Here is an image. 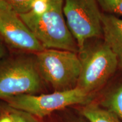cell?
Here are the masks:
<instances>
[{"label": "cell", "instance_id": "obj_1", "mask_svg": "<svg viewBox=\"0 0 122 122\" xmlns=\"http://www.w3.org/2000/svg\"><path fill=\"white\" fill-rule=\"evenodd\" d=\"M64 0H50L48 10L40 16L28 12L19 14L45 49L79 53L76 40L67 24L63 11Z\"/></svg>", "mask_w": 122, "mask_h": 122}, {"label": "cell", "instance_id": "obj_2", "mask_svg": "<svg viewBox=\"0 0 122 122\" xmlns=\"http://www.w3.org/2000/svg\"><path fill=\"white\" fill-rule=\"evenodd\" d=\"M78 53L81 68L76 86L92 94L114 74L119 67L118 59L103 40L86 42Z\"/></svg>", "mask_w": 122, "mask_h": 122}, {"label": "cell", "instance_id": "obj_3", "mask_svg": "<svg viewBox=\"0 0 122 122\" xmlns=\"http://www.w3.org/2000/svg\"><path fill=\"white\" fill-rule=\"evenodd\" d=\"M34 58L42 79L56 91L76 87L81 63L77 53L59 49H44Z\"/></svg>", "mask_w": 122, "mask_h": 122}, {"label": "cell", "instance_id": "obj_4", "mask_svg": "<svg viewBox=\"0 0 122 122\" xmlns=\"http://www.w3.org/2000/svg\"><path fill=\"white\" fill-rule=\"evenodd\" d=\"M42 77L34 57H17L0 63V99L40 91Z\"/></svg>", "mask_w": 122, "mask_h": 122}, {"label": "cell", "instance_id": "obj_5", "mask_svg": "<svg viewBox=\"0 0 122 122\" xmlns=\"http://www.w3.org/2000/svg\"><path fill=\"white\" fill-rule=\"evenodd\" d=\"M92 98V94L86 93L76 86L71 89L55 91L49 94H21L5 101L11 109L44 118L55 111L71 105L87 104Z\"/></svg>", "mask_w": 122, "mask_h": 122}, {"label": "cell", "instance_id": "obj_6", "mask_svg": "<svg viewBox=\"0 0 122 122\" xmlns=\"http://www.w3.org/2000/svg\"><path fill=\"white\" fill-rule=\"evenodd\" d=\"M63 11L79 51L90 40L103 39V13L97 0H64Z\"/></svg>", "mask_w": 122, "mask_h": 122}, {"label": "cell", "instance_id": "obj_7", "mask_svg": "<svg viewBox=\"0 0 122 122\" xmlns=\"http://www.w3.org/2000/svg\"><path fill=\"white\" fill-rule=\"evenodd\" d=\"M0 37L15 49L36 53L45 49L12 7L0 0Z\"/></svg>", "mask_w": 122, "mask_h": 122}, {"label": "cell", "instance_id": "obj_8", "mask_svg": "<svg viewBox=\"0 0 122 122\" xmlns=\"http://www.w3.org/2000/svg\"><path fill=\"white\" fill-rule=\"evenodd\" d=\"M103 39L115 54L122 68V19L115 15L102 14Z\"/></svg>", "mask_w": 122, "mask_h": 122}, {"label": "cell", "instance_id": "obj_9", "mask_svg": "<svg viewBox=\"0 0 122 122\" xmlns=\"http://www.w3.org/2000/svg\"><path fill=\"white\" fill-rule=\"evenodd\" d=\"M81 114L89 122H122L109 110L97 105H86L82 109Z\"/></svg>", "mask_w": 122, "mask_h": 122}, {"label": "cell", "instance_id": "obj_10", "mask_svg": "<svg viewBox=\"0 0 122 122\" xmlns=\"http://www.w3.org/2000/svg\"><path fill=\"white\" fill-rule=\"evenodd\" d=\"M102 104L122 122V84L107 94Z\"/></svg>", "mask_w": 122, "mask_h": 122}, {"label": "cell", "instance_id": "obj_11", "mask_svg": "<svg viewBox=\"0 0 122 122\" xmlns=\"http://www.w3.org/2000/svg\"><path fill=\"white\" fill-rule=\"evenodd\" d=\"M99 6L109 14L122 16V0H97Z\"/></svg>", "mask_w": 122, "mask_h": 122}, {"label": "cell", "instance_id": "obj_12", "mask_svg": "<svg viewBox=\"0 0 122 122\" xmlns=\"http://www.w3.org/2000/svg\"><path fill=\"white\" fill-rule=\"evenodd\" d=\"M19 14L30 11L33 0H4Z\"/></svg>", "mask_w": 122, "mask_h": 122}, {"label": "cell", "instance_id": "obj_13", "mask_svg": "<svg viewBox=\"0 0 122 122\" xmlns=\"http://www.w3.org/2000/svg\"><path fill=\"white\" fill-rule=\"evenodd\" d=\"M50 0H33L29 12L36 16L45 13L50 7Z\"/></svg>", "mask_w": 122, "mask_h": 122}, {"label": "cell", "instance_id": "obj_14", "mask_svg": "<svg viewBox=\"0 0 122 122\" xmlns=\"http://www.w3.org/2000/svg\"><path fill=\"white\" fill-rule=\"evenodd\" d=\"M10 112L13 122H37L33 116L24 111L12 109Z\"/></svg>", "mask_w": 122, "mask_h": 122}, {"label": "cell", "instance_id": "obj_15", "mask_svg": "<svg viewBox=\"0 0 122 122\" xmlns=\"http://www.w3.org/2000/svg\"><path fill=\"white\" fill-rule=\"evenodd\" d=\"M7 50L4 44V41L0 37V63L5 60Z\"/></svg>", "mask_w": 122, "mask_h": 122}, {"label": "cell", "instance_id": "obj_16", "mask_svg": "<svg viewBox=\"0 0 122 122\" xmlns=\"http://www.w3.org/2000/svg\"><path fill=\"white\" fill-rule=\"evenodd\" d=\"M0 122H13L10 114H5L0 117Z\"/></svg>", "mask_w": 122, "mask_h": 122}, {"label": "cell", "instance_id": "obj_17", "mask_svg": "<svg viewBox=\"0 0 122 122\" xmlns=\"http://www.w3.org/2000/svg\"></svg>", "mask_w": 122, "mask_h": 122}]
</instances>
